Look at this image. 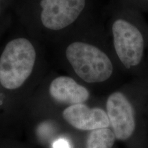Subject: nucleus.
I'll use <instances>...</instances> for the list:
<instances>
[{"label":"nucleus","mask_w":148,"mask_h":148,"mask_svg":"<svg viewBox=\"0 0 148 148\" xmlns=\"http://www.w3.org/2000/svg\"><path fill=\"white\" fill-rule=\"evenodd\" d=\"M36 51L30 40L15 38L6 43L0 55V84L6 90L17 89L34 69Z\"/></svg>","instance_id":"nucleus-1"},{"label":"nucleus","mask_w":148,"mask_h":148,"mask_svg":"<svg viewBox=\"0 0 148 148\" xmlns=\"http://www.w3.org/2000/svg\"><path fill=\"white\" fill-rule=\"evenodd\" d=\"M65 55L74 72L86 82H104L113 72V65L108 56L86 42L75 41L69 44Z\"/></svg>","instance_id":"nucleus-2"},{"label":"nucleus","mask_w":148,"mask_h":148,"mask_svg":"<svg viewBox=\"0 0 148 148\" xmlns=\"http://www.w3.org/2000/svg\"><path fill=\"white\" fill-rule=\"evenodd\" d=\"M116 55L127 69L138 65L144 50L143 35L137 27L123 19H117L112 27Z\"/></svg>","instance_id":"nucleus-3"},{"label":"nucleus","mask_w":148,"mask_h":148,"mask_svg":"<svg viewBox=\"0 0 148 148\" xmlns=\"http://www.w3.org/2000/svg\"><path fill=\"white\" fill-rule=\"evenodd\" d=\"M85 5L86 0H42L40 21L46 29L61 30L76 21Z\"/></svg>","instance_id":"nucleus-4"},{"label":"nucleus","mask_w":148,"mask_h":148,"mask_svg":"<svg viewBox=\"0 0 148 148\" xmlns=\"http://www.w3.org/2000/svg\"><path fill=\"white\" fill-rule=\"evenodd\" d=\"M106 110L115 138L126 140L130 137L135 129V120L133 108L127 97L120 92L112 93L107 99Z\"/></svg>","instance_id":"nucleus-5"},{"label":"nucleus","mask_w":148,"mask_h":148,"mask_svg":"<svg viewBox=\"0 0 148 148\" xmlns=\"http://www.w3.org/2000/svg\"><path fill=\"white\" fill-rule=\"evenodd\" d=\"M64 120L75 128L81 130H95L108 128L110 125L108 114L99 108H89L84 103L72 105L62 112Z\"/></svg>","instance_id":"nucleus-6"},{"label":"nucleus","mask_w":148,"mask_h":148,"mask_svg":"<svg viewBox=\"0 0 148 148\" xmlns=\"http://www.w3.org/2000/svg\"><path fill=\"white\" fill-rule=\"evenodd\" d=\"M49 92L54 100L69 106L83 103L89 97V92L86 88L72 77L64 75L51 81Z\"/></svg>","instance_id":"nucleus-7"},{"label":"nucleus","mask_w":148,"mask_h":148,"mask_svg":"<svg viewBox=\"0 0 148 148\" xmlns=\"http://www.w3.org/2000/svg\"><path fill=\"white\" fill-rule=\"evenodd\" d=\"M115 136L108 128L92 130L86 140V148H112Z\"/></svg>","instance_id":"nucleus-8"},{"label":"nucleus","mask_w":148,"mask_h":148,"mask_svg":"<svg viewBox=\"0 0 148 148\" xmlns=\"http://www.w3.org/2000/svg\"><path fill=\"white\" fill-rule=\"evenodd\" d=\"M53 148H71L69 142L64 138L56 140L52 145Z\"/></svg>","instance_id":"nucleus-9"},{"label":"nucleus","mask_w":148,"mask_h":148,"mask_svg":"<svg viewBox=\"0 0 148 148\" xmlns=\"http://www.w3.org/2000/svg\"><path fill=\"white\" fill-rule=\"evenodd\" d=\"M0 2H1V0H0Z\"/></svg>","instance_id":"nucleus-10"}]
</instances>
